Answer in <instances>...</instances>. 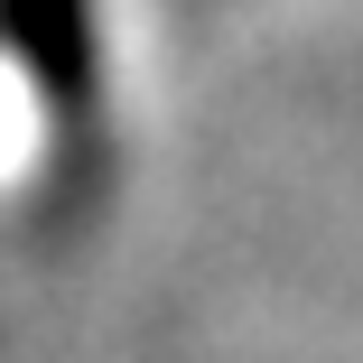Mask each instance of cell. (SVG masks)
Here are the masks:
<instances>
[{
  "mask_svg": "<svg viewBox=\"0 0 363 363\" xmlns=\"http://www.w3.org/2000/svg\"><path fill=\"white\" fill-rule=\"evenodd\" d=\"M0 47L28 65L38 103L84 130L94 121V84H103V56H94V0H0Z\"/></svg>",
  "mask_w": 363,
  "mask_h": 363,
  "instance_id": "cell-1",
  "label": "cell"
}]
</instances>
